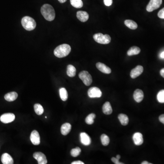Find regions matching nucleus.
I'll return each mask as SVG.
<instances>
[{"instance_id": "1", "label": "nucleus", "mask_w": 164, "mask_h": 164, "mask_svg": "<svg viewBox=\"0 0 164 164\" xmlns=\"http://www.w3.org/2000/svg\"><path fill=\"white\" fill-rule=\"evenodd\" d=\"M41 13L48 21H52L55 18V12L52 6L48 4H44L41 9Z\"/></svg>"}, {"instance_id": "2", "label": "nucleus", "mask_w": 164, "mask_h": 164, "mask_svg": "<svg viewBox=\"0 0 164 164\" xmlns=\"http://www.w3.org/2000/svg\"><path fill=\"white\" fill-rule=\"evenodd\" d=\"M71 47L69 44H63L57 47L54 50V54L59 58L65 57L71 52Z\"/></svg>"}, {"instance_id": "3", "label": "nucleus", "mask_w": 164, "mask_h": 164, "mask_svg": "<svg viewBox=\"0 0 164 164\" xmlns=\"http://www.w3.org/2000/svg\"><path fill=\"white\" fill-rule=\"evenodd\" d=\"M21 23L24 28L27 31L34 30L37 25L35 20L33 18L28 16L23 17L22 18Z\"/></svg>"}, {"instance_id": "4", "label": "nucleus", "mask_w": 164, "mask_h": 164, "mask_svg": "<svg viewBox=\"0 0 164 164\" xmlns=\"http://www.w3.org/2000/svg\"><path fill=\"white\" fill-rule=\"evenodd\" d=\"M93 38L94 41L98 43L102 44H109L110 42V37L108 34H104L101 33H98L94 34L93 36Z\"/></svg>"}, {"instance_id": "5", "label": "nucleus", "mask_w": 164, "mask_h": 164, "mask_svg": "<svg viewBox=\"0 0 164 164\" xmlns=\"http://www.w3.org/2000/svg\"><path fill=\"white\" fill-rule=\"evenodd\" d=\"M79 78L86 86H89L92 83V78L88 72L83 71L79 74Z\"/></svg>"}, {"instance_id": "6", "label": "nucleus", "mask_w": 164, "mask_h": 164, "mask_svg": "<svg viewBox=\"0 0 164 164\" xmlns=\"http://www.w3.org/2000/svg\"><path fill=\"white\" fill-rule=\"evenodd\" d=\"M162 3V0H151L147 6L146 10L148 12H152L159 8Z\"/></svg>"}, {"instance_id": "7", "label": "nucleus", "mask_w": 164, "mask_h": 164, "mask_svg": "<svg viewBox=\"0 0 164 164\" xmlns=\"http://www.w3.org/2000/svg\"><path fill=\"white\" fill-rule=\"evenodd\" d=\"M88 94L91 98H100L102 95V93L100 88L97 87H92L88 89Z\"/></svg>"}, {"instance_id": "8", "label": "nucleus", "mask_w": 164, "mask_h": 164, "mask_svg": "<svg viewBox=\"0 0 164 164\" xmlns=\"http://www.w3.org/2000/svg\"><path fill=\"white\" fill-rule=\"evenodd\" d=\"M15 119V115L12 113H6L2 115L0 117V120L5 124L11 123Z\"/></svg>"}, {"instance_id": "9", "label": "nucleus", "mask_w": 164, "mask_h": 164, "mask_svg": "<svg viewBox=\"0 0 164 164\" xmlns=\"http://www.w3.org/2000/svg\"><path fill=\"white\" fill-rule=\"evenodd\" d=\"M33 156L37 160L39 164H47V161L46 156L43 153L40 152H35L33 155Z\"/></svg>"}, {"instance_id": "10", "label": "nucleus", "mask_w": 164, "mask_h": 164, "mask_svg": "<svg viewBox=\"0 0 164 164\" xmlns=\"http://www.w3.org/2000/svg\"><path fill=\"white\" fill-rule=\"evenodd\" d=\"M143 67L141 65H138L133 69L130 72V77L132 78H135L141 75L143 72Z\"/></svg>"}, {"instance_id": "11", "label": "nucleus", "mask_w": 164, "mask_h": 164, "mask_svg": "<svg viewBox=\"0 0 164 164\" xmlns=\"http://www.w3.org/2000/svg\"><path fill=\"white\" fill-rule=\"evenodd\" d=\"M30 140L33 144L34 145H38L40 143V137L39 133L37 130L32 131L30 135Z\"/></svg>"}, {"instance_id": "12", "label": "nucleus", "mask_w": 164, "mask_h": 164, "mask_svg": "<svg viewBox=\"0 0 164 164\" xmlns=\"http://www.w3.org/2000/svg\"><path fill=\"white\" fill-rule=\"evenodd\" d=\"M80 141L82 144L84 146H88L91 143V139L89 135L85 132H82L80 134Z\"/></svg>"}, {"instance_id": "13", "label": "nucleus", "mask_w": 164, "mask_h": 164, "mask_svg": "<svg viewBox=\"0 0 164 164\" xmlns=\"http://www.w3.org/2000/svg\"><path fill=\"white\" fill-rule=\"evenodd\" d=\"M133 139L134 144L136 146H141L143 143L144 139L142 134L139 132H136L134 134Z\"/></svg>"}, {"instance_id": "14", "label": "nucleus", "mask_w": 164, "mask_h": 164, "mask_svg": "<svg viewBox=\"0 0 164 164\" xmlns=\"http://www.w3.org/2000/svg\"><path fill=\"white\" fill-rule=\"evenodd\" d=\"M143 92L139 89H137L134 91V100L137 102H140L143 100L144 98Z\"/></svg>"}, {"instance_id": "15", "label": "nucleus", "mask_w": 164, "mask_h": 164, "mask_svg": "<svg viewBox=\"0 0 164 164\" xmlns=\"http://www.w3.org/2000/svg\"><path fill=\"white\" fill-rule=\"evenodd\" d=\"M96 67L100 71L105 74H110L111 73V69L105 64L101 63H98Z\"/></svg>"}, {"instance_id": "16", "label": "nucleus", "mask_w": 164, "mask_h": 164, "mask_svg": "<svg viewBox=\"0 0 164 164\" xmlns=\"http://www.w3.org/2000/svg\"><path fill=\"white\" fill-rule=\"evenodd\" d=\"M77 17L78 19L82 22H86L89 18V15L87 12L85 11H78L77 13Z\"/></svg>"}, {"instance_id": "17", "label": "nucleus", "mask_w": 164, "mask_h": 164, "mask_svg": "<svg viewBox=\"0 0 164 164\" xmlns=\"http://www.w3.org/2000/svg\"><path fill=\"white\" fill-rule=\"evenodd\" d=\"M1 161L3 164H13V160L11 156L7 153H4L1 157Z\"/></svg>"}, {"instance_id": "18", "label": "nucleus", "mask_w": 164, "mask_h": 164, "mask_svg": "<svg viewBox=\"0 0 164 164\" xmlns=\"http://www.w3.org/2000/svg\"><path fill=\"white\" fill-rule=\"evenodd\" d=\"M71 125L69 123H66L62 125L61 128V132L64 135H66L70 132Z\"/></svg>"}, {"instance_id": "19", "label": "nucleus", "mask_w": 164, "mask_h": 164, "mask_svg": "<svg viewBox=\"0 0 164 164\" xmlns=\"http://www.w3.org/2000/svg\"><path fill=\"white\" fill-rule=\"evenodd\" d=\"M102 112L104 114L107 115H110L113 112L112 107L111 105L110 102H105L102 106Z\"/></svg>"}, {"instance_id": "20", "label": "nucleus", "mask_w": 164, "mask_h": 164, "mask_svg": "<svg viewBox=\"0 0 164 164\" xmlns=\"http://www.w3.org/2000/svg\"><path fill=\"white\" fill-rule=\"evenodd\" d=\"M18 94L15 92L9 93L6 94L4 98L7 101L11 102L15 100L18 98Z\"/></svg>"}, {"instance_id": "21", "label": "nucleus", "mask_w": 164, "mask_h": 164, "mask_svg": "<svg viewBox=\"0 0 164 164\" xmlns=\"http://www.w3.org/2000/svg\"><path fill=\"white\" fill-rule=\"evenodd\" d=\"M141 52V49L136 46H133L130 47L127 52V54L129 56L139 54Z\"/></svg>"}, {"instance_id": "22", "label": "nucleus", "mask_w": 164, "mask_h": 164, "mask_svg": "<svg viewBox=\"0 0 164 164\" xmlns=\"http://www.w3.org/2000/svg\"><path fill=\"white\" fill-rule=\"evenodd\" d=\"M124 24L127 26L128 28L131 29L132 30H135L136 29L138 28V25L133 20H126L124 21Z\"/></svg>"}, {"instance_id": "23", "label": "nucleus", "mask_w": 164, "mask_h": 164, "mask_svg": "<svg viewBox=\"0 0 164 164\" xmlns=\"http://www.w3.org/2000/svg\"><path fill=\"white\" fill-rule=\"evenodd\" d=\"M118 119L122 125L125 126L128 124L129 118L125 114H119L118 116Z\"/></svg>"}, {"instance_id": "24", "label": "nucleus", "mask_w": 164, "mask_h": 164, "mask_svg": "<svg viewBox=\"0 0 164 164\" xmlns=\"http://www.w3.org/2000/svg\"><path fill=\"white\" fill-rule=\"evenodd\" d=\"M76 68L72 65H69L67 66V75L70 77H74L76 75Z\"/></svg>"}, {"instance_id": "25", "label": "nucleus", "mask_w": 164, "mask_h": 164, "mask_svg": "<svg viewBox=\"0 0 164 164\" xmlns=\"http://www.w3.org/2000/svg\"><path fill=\"white\" fill-rule=\"evenodd\" d=\"M59 94L61 99L64 101L67 100L68 98V93L66 89L64 88L59 89Z\"/></svg>"}, {"instance_id": "26", "label": "nucleus", "mask_w": 164, "mask_h": 164, "mask_svg": "<svg viewBox=\"0 0 164 164\" xmlns=\"http://www.w3.org/2000/svg\"><path fill=\"white\" fill-rule=\"evenodd\" d=\"M71 5L76 8H80L83 6L82 0H70Z\"/></svg>"}, {"instance_id": "27", "label": "nucleus", "mask_w": 164, "mask_h": 164, "mask_svg": "<svg viewBox=\"0 0 164 164\" xmlns=\"http://www.w3.org/2000/svg\"><path fill=\"white\" fill-rule=\"evenodd\" d=\"M34 110H35V113L37 115H42L44 112V109H43V107L40 104H36L34 106Z\"/></svg>"}, {"instance_id": "28", "label": "nucleus", "mask_w": 164, "mask_h": 164, "mask_svg": "<svg viewBox=\"0 0 164 164\" xmlns=\"http://www.w3.org/2000/svg\"><path fill=\"white\" fill-rule=\"evenodd\" d=\"M96 115L94 114H90L85 119V122L88 124L91 125L94 123V119L95 118Z\"/></svg>"}, {"instance_id": "29", "label": "nucleus", "mask_w": 164, "mask_h": 164, "mask_svg": "<svg viewBox=\"0 0 164 164\" xmlns=\"http://www.w3.org/2000/svg\"><path fill=\"white\" fill-rule=\"evenodd\" d=\"M101 141L102 145L104 146H107L110 143V138L105 134H102L101 136Z\"/></svg>"}, {"instance_id": "30", "label": "nucleus", "mask_w": 164, "mask_h": 164, "mask_svg": "<svg viewBox=\"0 0 164 164\" xmlns=\"http://www.w3.org/2000/svg\"><path fill=\"white\" fill-rule=\"evenodd\" d=\"M157 100L160 103H164V90L159 92L157 95Z\"/></svg>"}, {"instance_id": "31", "label": "nucleus", "mask_w": 164, "mask_h": 164, "mask_svg": "<svg viewBox=\"0 0 164 164\" xmlns=\"http://www.w3.org/2000/svg\"><path fill=\"white\" fill-rule=\"evenodd\" d=\"M81 150L80 148L76 147L71 151V155L73 157H76L80 155Z\"/></svg>"}, {"instance_id": "32", "label": "nucleus", "mask_w": 164, "mask_h": 164, "mask_svg": "<svg viewBox=\"0 0 164 164\" xmlns=\"http://www.w3.org/2000/svg\"><path fill=\"white\" fill-rule=\"evenodd\" d=\"M158 16L161 19H164V7L159 11Z\"/></svg>"}, {"instance_id": "33", "label": "nucleus", "mask_w": 164, "mask_h": 164, "mask_svg": "<svg viewBox=\"0 0 164 164\" xmlns=\"http://www.w3.org/2000/svg\"><path fill=\"white\" fill-rule=\"evenodd\" d=\"M105 5L106 6H110L113 3V0H104Z\"/></svg>"}, {"instance_id": "34", "label": "nucleus", "mask_w": 164, "mask_h": 164, "mask_svg": "<svg viewBox=\"0 0 164 164\" xmlns=\"http://www.w3.org/2000/svg\"><path fill=\"white\" fill-rule=\"evenodd\" d=\"M111 160H112V162H114L115 164H123L124 163H121V162H119V160L117 159L116 158H115V157H112L111 158Z\"/></svg>"}, {"instance_id": "35", "label": "nucleus", "mask_w": 164, "mask_h": 164, "mask_svg": "<svg viewBox=\"0 0 164 164\" xmlns=\"http://www.w3.org/2000/svg\"><path fill=\"white\" fill-rule=\"evenodd\" d=\"M159 120H160V122L164 124V114L160 115V117H159Z\"/></svg>"}, {"instance_id": "36", "label": "nucleus", "mask_w": 164, "mask_h": 164, "mask_svg": "<svg viewBox=\"0 0 164 164\" xmlns=\"http://www.w3.org/2000/svg\"><path fill=\"white\" fill-rule=\"evenodd\" d=\"M72 164H84V162L80 161V160H78V161H74L71 163Z\"/></svg>"}, {"instance_id": "37", "label": "nucleus", "mask_w": 164, "mask_h": 164, "mask_svg": "<svg viewBox=\"0 0 164 164\" xmlns=\"http://www.w3.org/2000/svg\"><path fill=\"white\" fill-rule=\"evenodd\" d=\"M160 74L163 78H164V68L162 69L160 71Z\"/></svg>"}, {"instance_id": "38", "label": "nucleus", "mask_w": 164, "mask_h": 164, "mask_svg": "<svg viewBox=\"0 0 164 164\" xmlns=\"http://www.w3.org/2000/svg\"><path fill=\"white\" fill-rule=\"evenodd\" d=\"M160 57L161 58H162V59H164V51L162 53H161L160 55Z\"/></svg>"}, {"instance_id": "39", "label": "nucleus", "mask_w": 164, "mask_h": 164, "mask_svg": "<svg viewBox=\"0 0 164 164\" xmlns=\"http://www.w3.org/2000/svg\"><path fill=\"white\" fill-rule=\"evenodd\" d=\"M59 2H60L61 3H64L66 1H67V0H58Z\"/></svg>"}, {"instance_id": "40", "label": "nucleus", "mask_w": 164, "mask_h": 164, "mask_svg": "<svg viewBox=\"0 0 164 164\" xmlns=\"http://www.w3.org/2000/svg\"><path fill=\"white\" fill-rule=\"evenodd\" d=\"M151 163H149V162H147L146 161H144L143 162H142L141 164H151Z\"/></svg>"}, {"instance_id": "41", "label": "nucleus", "mask_w": 164, "mask_h": 164, "mask_svg": "<svg viewBox=\"0 0 164 164\" xmlns=\"http://www.w3.org/2000/svg\"><path fill=\"white\" fill-rule=\"evenodd\" d=\"M116 158L118 159V160H119L120 159V156L119 155H117Z\"/></svg>"}]
</instances>
